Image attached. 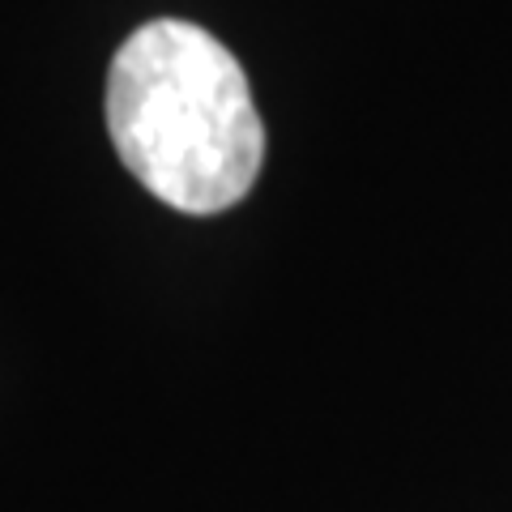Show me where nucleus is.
<instances>
[{"label": "nucleus", "mask_w": 512, "mask_h": 512, "mask_svg": "<svg viewBox=\"0 0 512 512\" xmlns=\"http://www.w3.org/2000/svg\"><path fill=\"white\" fill-rule=\"evenodd\" d=\"M107 133L128 175L192 218L239 205L265 167V124L244 64L184 18H154L116 47Z\"/></svg>", "instance_id": "nucleus-1"}]
</instances>
